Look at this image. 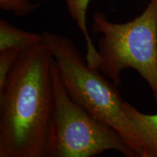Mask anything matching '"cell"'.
<instances>
[{"label":"cell","instance_id":"obj_1","mask_svg":"<svg viewBox=\"0 0 157 157\" xmlns=\"http://www.w3.org/2000/svg\"><path fill=\"white\" fill-rule=\"evenodd\" d=\"M53 56L44 43L20 55L0 94V157H47Z\"/></svg>","mask_w":157,"mask_h":157},{"label":"cell","instance_id":"obj_2","mask_svg":"<svg viewBox=\"0 0 157 157\" xmlns=\"http://www.w3.org/2000/svg\"><path fill=\"white\" fill-rule=\"evenodd\" d=\"M43 43L52 53L60 79L70 97L90 114L115 129L137 154L143 157L142 143L127 114L124 101L114 84L88 65L67 37L44 31Z\"/></svg>","mask_w":157,"mask_h":157},{"label":"cell","instance_id":"obj_3","mask_svg":"<svg viewBox=\"0 0 157 157\" xmlns=\"http://www.w3.org/2000/svg\"><path fill=\"white\" fill-rule=\"evenodd\" d=\"M91 30L98 41V69L116 86L124 70L132 68L144 78L157 104V0H150L132 21L115 23L103 13L93 15Z\"/></svg>","mask_w":157,"mask_h":157},{"label":"cell","instance_id":"obj_4","mask_svg":"<svg viewBox=\"0 0 157 157\" xmlns=\"http://www.w3.org/2000/svg\"><path fill=\"white\" fill-rule=\"evenodd\" d=\"M54 110L47 157H93L114 151L127 157L137 154L115 129L90 114L70 97L52 65Z\"/></svg>","mask_w":157,"mask_h":157},{"label":"cell","instance_id":"obj_5","mask_svg":"<svg viewBox=\"0 0 157 157\" xmlns=\"http://www.w3.org/2000/svg\"><path fill=\"white\" fill-rule=\"evenodd\" d=\"M127 114L136 127L141 143L143 157H157V113L147 114L124 101Z\"/></svg>","mask_w":157,"mask_h":157},{"label":"cell","instance_id":"obj_6","mask_svg":"<svg viewBox=\"0 0 157 157\" xmlns=\"http://www.w3.org/2000/svg\"><path fill=\"white\" fill-rule=\"evenodd\" d=\"M65 2L70 16L75 21L78 29L83 34L87 50L85 58L87 63L91 67L98 69L101 58L90 37L87 24V11L90 0H65Z\"/></svg>","mask_w":157,"mask_h":157},{"label":"cell","instance_id":"obj_7","mask_svg":"<svg viewBox=\"0 0 157 157\" xmlns=\"http://www.w3.org/2000/svg\"><path fill=\"white\" fill-rule=\"evenodd\" d=\"M43 42V35L19 29L11 23L0 21V52L17 50L21 52Z\"/></svg>","mask_w":157,"mask_h":157},{"label":"cell","instance_id":"obj_8","mask_svg":"<svg viewBox=\"0 0 157 157\" xmlns=\"http://www.w3.org/2000/svg\"><path fill=\"white\" fill-rule=\"evenodd\" d=\"M21 53V51L17 50L0 52V94L3 93L7 78Z\"/></svg>","mask_w":157,"mask_h":157},{"label":"cell","instance_id":"obj_9","mask_svg":"<svg viewBox=\"0 0 157 157\" xmlns=\"http://www.w3.org/2000/svg\"><path fill=\"white\" fill-rule=\"evenodd\" d=\"M39 7L30 0H0V7L5 11L13 12L17 16H25Z\"/></svg>","mask_w":157,"mask_h":157}]
</instances>
